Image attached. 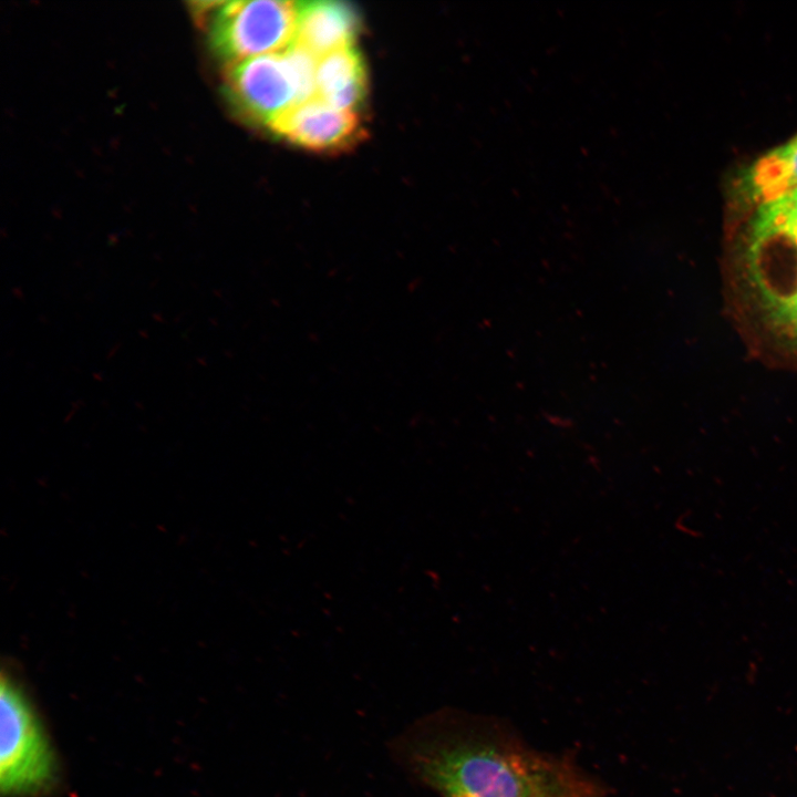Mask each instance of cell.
I'll list each match as a JSON object with an SVG mask.
<instances>
[{"mask_svg": "<svg viewBox=\"0 0 797 797\" xmlns=\"http://www.w3.org/2000/svg\"><path fill=\"white\" fill-rule=\"evenodd\" d=\"M417 765L443 797H602L600 786L572 763L491 726L425 751Z\"/></svg>", "mask_w": 797, "mask_h": 797, "instance_id": "obj_1", "label": "cell"}, {"mask_svg": "<svg viewBox=\"0 0 797 797\" xmlns=\"http://www.w3.org/2000/svg\"><path fill=\"white\" fill-rule=\"evenodd\" d=\"M317 61L296 43L280 52L251 56L230 64L228 90L247 115L270 126L315 96Z\"/></svg>", "mask_w": 797, "mask_h": 797, "instance_id": "obj_2", "label": "cell"}, {"mask_svg": "<svg viewBox=\"0 0 797 797\" xmlns=\"http://www.w3.org/2000/svg\"><path fill=\"white\" fill-rule=\"evenodd\" d=\"M0 788L4 795L39 793L52 782L54 759L23 690L2 671L0 689Z\"/></svg>", "mask_w": 797, "mask_h": 797, "instance_id": "obj_3", "label": "cell"}, {"mask_svg": "<svg viewBox=\"0 0 797 797\" xmlns=\"http://www.w3.org/2000/svg\"><path fill=\"white\" fill-rule=\"evenodd\" d=\"M298 2L225 1L213 4L209 37L231 63L286 50L296 38Z\"/></svg>", "mask_w": 797, "mask_h": 797, "instance_id": "obj_4", "label": "cell"}, {"mask_svg": "<svg viewBox=\"0 0 797 797\" xmlns=\"http://www.w3.org/2000/svg\"><path fill=\"white\" fill-rule=\"evenodd\" d=\"M269 127L286 141L311 151L342 149L362 133L354 111L333 107L315 96L296 105Z\"/></svg>", "mask_w": 797, "mask_h": 797, "instance_id": "obj_5", "label": "cell"}, {"mask_svg": "<svg viewBox=\"0 0 797 797\" xmlns=\"http://www.w3.org/2000/svg\"><path fill=\"white\" fill-rule=\"evenodd\" d=\"M359 31L355 11L338 1L298 2V23L293 43L315 58L352 46Z\"/></svg>", "mask_w": 797, "mask_h": 797, "instance_id": "obj_6", "label": "cell"}, {"mask_svg": "<svg viewBox=\"0 0 797 797\" xmlns=\"http://www.w3.org/2000/svg\"><path fill=\"white\" fill-rule=\"evenodd\" d=\"M739 195L757 206L797 189V135L768 151L738 178Z\"/></svg>", "mask_w": 797, "mask_h": 797, "instance_id": "obj_7", "label": "cell"}, {"mask_svg": "<svg viewBox=\"0 0 797 797\" xmlns=\"http://www.w3.org/2000/svg\"><path fill=\"white\" fill-rule=\"evenodd\" d=\"M365 91L364 63L353 45L318 59L315 97L333 107L353 111L362 102Z\"/></svg>", "mask_w": 797, "mask_h": 797, "instance_id": "obj_8", "label": "cell"}, {"mask_svg": "<svg viewBox=\"0 0 797 797\" xmlns=\"http://www.w3.org/2000/svg\"><path fill=\"white\" fill-rule=\"evenodd\" d=\"M797 237V189L756 207L749 244Z\"/></svg>", "mask_w": 797, "mask_h": 797, "instance_id": "obj_9", "label": "cell"}, {"mask_svg": "<svg viewBox=\"0 0 797 797\" xmlns=\"http://www.w3.org/2000/svg\"><path fill=\"white\" fill-rule=\"evenodd\" d=\"M797 247V237H786ZM782 324L797 334V278L794 290L785 304L773 314Z\"/></svg>", "mask_w": 797, "mask_h": 797, "instance_id": "obj_10", "label": "cell"}]
</instances>
